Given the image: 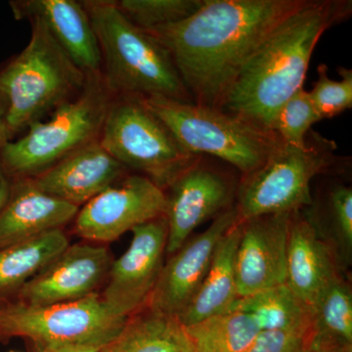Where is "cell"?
Listing matches in <instances>:
<instances>
[{
  "instance_id": "obj_1",
  "label": "cell",
  "mask_w": 352,
  "mask_h": 352,
  "mask_svg": "<svg viewBox=\"0 0 352 352\" xmlns=\"http://www.w3.org/2000/svg\"><path fill=\"white\" fill-rule=\"evenodd\" d=\"M309 0H204L187 19L149 30L168 50L194 103L221 109L240 69Z\"/></svg>"
},
{
  "instance_id": "obj_2",
  "label": "cell",
  "mask_w": 352,
  "mask_h": 352,
  "mask_svg": "<svg viewBox=\"0 0 352 352\" xmlns=\"http://www.w3.org/2000/svg\"><path fill=\"white\" fill-rule=\"evenodd\" d=\"M351 11L349 0H309L288 16L248 58L222 110L272 131L280 109L302 88L322 34Z\"/></svg>"
},
{
  "instance_id": "obj_3",
  "label": "cell",
  "mask_w": 352,
  "mask_h": 352,
  "mask_svg": "<svg viewBox=\"0 0 352 352\" xmlns=\"http://www.w3.org/2000/svg\"><path fill=\"white\" fill-rule=\"evenodd\" d=\"M82 3L100 47L102 78L113 97H163L194 103L163 44L127 20L115 1Z\"/></svg>"
},
{
  "instance_id": "obj_4",
  "label": "cell",
  "mask_w": 352,
  "mask_h": 352,
  "mask_svg": "<svg viewBox=\"0 0 352 352\" xmlns=\"http://www.w3.org/2000/svg\"><path fill=\"white\" fill-rule=\"evenodd\" d=\"M30 21L29 43L0 68V94L14 138L82 91L88 76L55 41L43 21Z\"/></svg>"
},
{
  "instance_id": "obj_5",
  "label": "cell",
  "mask_w": 352,
  "mask_h": 352,
  "mask_svg": "<svg viewBox=\"0 0 352 352\" xmlns=\"http://www.w3.org/2000/svg\"><path fill=\"white\" fill-rule=\"evenodd\" d=\"M113 95L101 74L88 76L82 91L51 113L50 120L27 127L22 138L0 150V163L14 179L32 178L69 154L96 142Z\"/></svg>"
},
{
  "instance_id": "obj_6",
  "label": "cell",
  "mask_w": 352,
  "mask_h": 352,
  "mask_svg": "<svg viewBox=\"0 0 352 352\" xmlns=\"http://www.w3.org/2000/svg\"><path fill=\"white\" fill-rule=\"evenodd\" d=\"M142 100L190 154L219 157L243 175L258 168L282 143L276 132L221 109L163 97Z\"/></svg>"
},
{
  "instance_id": "obj_7",
  "label": "cell",
  "mask_w": 352,
  "mask_h": 352,
  "mask_svg": "<svg viewBox=\"0 0 352 352\" xmlns=\"http://www.w3.org/2000/svg\"><path fill=\"white\" fill-rule=\"evenodd\" d=\"M333 141L311 132L303 147L282 142L256 170L238 183L236 208L240 219L259 215L293 214L312 203L311 182L342 168Z\"/></svg>"
},
{
  "instance_id": "obj_8",
  "label": "cell",
  "mask_w": 352,
  "mask_h": 352,
  "mask_svg": "<svg viewBox=\"0 0 352 352\" xmlns=\"http://www.w3.org/2000/svg\"><path fill=\"white\" fill-rule=\"evenodd\" d=\"M99 143L126 170L166 191L201 156L190 154L142 98L113 96Z\"/></svg>"
},
{
  "instance_id": "obj_9",
  "label": "cell",
  "mask_w": 352,
  "mask_h": 352,
  "mask_svg": "<svg viewBox=\"0 0 352 352\" xmlns=\"http://www.w3.org/2000/svg\"><path fill=\"white\" fill-rule=\"evenodd\" d=\"M127 320L113 316L96 293L44 307L19 302L0 309V338H27L34 346L82 344L116 337Z\"/></svg>"
},
{
  "instance_id": "obj_10",
  "label": "cell",
  "mask_w": 352,
  "mask_h": 352,
  "mask_svg": "<svg viewBox=\"0 0 352 352\" xmlns=\"http://www.w3.org/2000/svg\"><path fill=\"white\" fill-rule=\"evenodd\" d=\"M126 252L113 261L102 300L113 316L129 319L147 305L161 271L168 243V222L157 217L132 229Z\"/></svg>"
},
{
  "instance_id": "obj_11",
  "label": "cell",
  "mask_w": 352,
  "mask_h": 352,
  "mask_svg": "<svg viewBox=\"0 0 352 352\" xmlns=\"http://www.w3.org/2000/svg\"><path fill=\"white\" fill-rule=\"evenodd\" d=\"M238 184L232 177L204 162L201 156L164 191L168 256L177 251L208 219L236 205Z\"/></svg>"
},
{
  "instance_id": "obj_12",
  "label": "cell",
  "mask_w": 352,
  "mask_h": 352,
  "mask_svg": "<svg viewBox=\"0 0 352 352\" xmlns=\"http://www.w3.org/2000/svg\"><path fill=\"white\" fill-rule=\"evenodd\" d=\"M166 210V195L151 180L129 175L87 201L76 217V230L85 239L112 242Z\"/></svg>"
},
{
  "instance_id": "obj_13",
  "label": "cell",
  "mask_w": 352,
  "mask_h": 352,
  "mask_svg": "<svg viewBox=\"0 0 352 352\" xmlns=\"http://www.w3.org/2000/svg\"><path fill=\"white\" fill-rule=\"evenodd\" d=\"M239 220L236 205L217 215L204 232L191 236L164 263L146 308L157 314L177 317L205 279L224 235Z\"/></svg>"
},
{
  "instance_id": "obj_14",
  "label": "cell",
  "mask_w": 352,
  "mask_h": 352,
  "mask_svg": "<svg viewBox=\"0 0 352 352\" xmlns=\"http://www.w3.org/2000/svg\"><path fill=\"white\" fill-rule=\"evenodd\" d=\"M292 214L240 219L236 277L240 298L286 284Z\"/></svg>"
},
{
  "instance_id": "obj_15",
  "label": "cell",
  "mask_w": 352,
  "mask_h": 352,
  "mask_svg": "<svg viewBox=\"0 0 352 352\" xmlns=\"http://www.w3.org/2000/svg\"><path fill=\"white\" fill-rule=\"evenodd\" d=\"M107 250L90 245H74L20 289L21 302L32 307L82 300L95 293L110 271Z\"/></svg>"
},
{
  "instance_id": "obj_16",
  "label": "cell",
  "mask_w": 352,
  "mask_h": 352,
  "mask_svg": "<svg viewBox=\"0 0 352 352\" xmlns=\"http://www.w3.org/2000/svg\"><path fill=\"white\" fill-rule=\"evenodd\" d=\"M126 171L98 140L29 179L41 191L80 208L122 179Z\"/></svg>"
},
{
  "instance_id": "obj_17",
  "label": "cell",
  "mask_w": 352,
  "mask_h": 352,
  "mask_svg": "<svg viewBox=\"0 0 352 352\" xmlns=\"http://www.w3.org/2000/svg\"><path fill=\"white\" fill-rule=\"evenodd\" d=\"M17 20L43 21L55 41L85 75L101 74L100 47L82 2L75 0L10 1Z\"/></svg>"
},
{
  "instance_id": "obj_18",
  "label": "cell",
  "mask_w": 352,
  "mask_h": 352,
  "mask_svg": "<svg viewBox=\"0 0 352 352\" xmlns=\"http://www.w3.org/2000/svg\"><path fill=\"white\" fill-rule=\"evenodd\" d=\"M342 272L332 248L322 239L302 210L293 212L287 251V286L312 307L322 291Z\"/></svg>"
},
{
  "instance_id": "obj_19",
  "label": "cell",
  "mask_w": 352,
  "mask_h": 352,
  "mask_svg": "<svg viewBox=\"0 0 352 352\" xmlns=\"http://www.w3.org/2000/svg\"><path fill=\"white\" fill-rule=\"evenodd\" d=\"M80 208L36 188L29 178L16 180L12 195L0 212V249L62 229L76 219Z\"/></svg>"
},
{
  "instance_id": "obj_20",
  "label": "cell",
  "mask_w": 352,
  "mask_h": 352,
  "mask_svg": "<svg viewBox=\"0 0 352 352\" xmlns=\"http://www.w3.org/2000/svg\"><path fill=\"white\" fill-rule=\"evenodd\" d=\"M240 234L239 219L220 241L210 270L195 296L176 317L183 327H189L210 317L231 311L239 300L236 252Z\"/></svg>"
},
{
  "instance_id": "obj_21",
  "label": "cell",
  "mask_w": 352,
  "mask_h": 352,
  "mask_svg": "<svg viewBox=\"0 0 352 352\" xmlns=\"http://www.w3.org/2000/svg\"><path fill=\"white\" fill-rule=\"evenodd\" d=\"M232 310L249 315L259 331H282L312 337L314 310L286 284L242 296Z\"/></svg>"
},
{
  "instance_id": "obj_22",
  "label": "cell",
  "mask_w": 352,
  "mask_h": 352,
  "mask_svg": "<svg viewBox=\"0 0 352 352\" xmlns=\"http://www.w3.org/2000/svg\"><path fill=\"white\" fill-rule=\"evenodd\" d=\"M302 212L322 239L331 248L340 268L346 270L352 258V189L337 183L321 192L318 198L312 196L311 205Z\"/></svg>"
},
{
  "instance_id": "obj_23",
  "label": "cell",
  "mask_w": 352,
  "mask_h": 352,
  "mask_svg": "<svg viewBox=\"0 0 352 352\" xmlns=\"http://www.w3.org/2000/svg\"><path fill=\"white\" fill-rule=\"evenodd\" d=\"M107 352H194L176 317L143 308L132 315Z\"/></svg>"
},
{
  "instance_id": "obj_24",
  "label": "cell",
  "mask_w": 352,
  "mask_h": 352,
  "mask_svg": "<svg viewBox=\"0 0 352 352\" xmlns=\"http://www.w3.org/2000/svg\"><path fill=\"white\" fill-rule=\"evenodd\" d=\"M69 245L63 230L55 229L0 249V292L27 283Z\"/></svg>"
},
{
  "instance_id": "obj_25",
  "label": "cell",
  "mask_w": 352,
  "mask_h": 352,
  "mask_svg": "<svg viewBox=\"0 0 352 352\" xmlns=\"http://www.w3.org/2000/svg\"><path fill=\"white\" fill-rule=\"evenodd\" d=\"M312 344L352 346V289L344 272L322 291L314 307Z\"/></svg>"
},
{
  "instance_id": "obj_26",
  "label": "cell",
  "mask_w": 352,
  "mask_h": 352,
  "mask_svg": "<svg viewBox=\"0 0 352 352\" xmlns=\"http://www.w3.org/2000/svg\"><path fill=\"white\" fill-rule=\"evenodd\" d=\"M185 331L194 352H245L259 333L251 317L239 310L210 317Z\"/></svg>"
},
{
  "instance_id": "obj_27",
  "label": "cell",
  "mask_w": 352,
  "mask_h": 352,
  "mask_svg": "<svg viewBox=\"0 0 352 352\" xmlns=\"http://www.w3.org/2000/svg\"><path fill=\"white\" fill-rule=\"evenodd\" d=\"M115 3L132 24L149 31L187 19L203 6L204 0H120Z\"/></svg>"
},
{
  "instance_id": "obj_28",
  "label": "cell",
  "mask_w": 352,
  "mask_h": 352,
  "mask_svg": "<svg viewBox=\"0 0 352 352\" xmlns=\"http://www.w3.org/2000/svg\"><path fill=\"white\" fill-rule=\"evenodd\" d=\"M321 120L309 94L300 88L280 109L272 131L285 144L303 147L311 126Z\"/></svg>"
},
{
  "instance_id": "obj_29",
  "label": "cell",
  "mask_w": 352,
  "mask_h": 352,
  "mask_svg": "<svg viewBox=\"0 0 352 352\" xmlns=\"http://www.w3.org/2000/svg\"><path fill=\"white\" fill-rule=\"evenodd\" d=\"M342 80H333L329 78L328 67L319 65L318 80L309 94L315 110L323 119L336 117L352 107V71L340 67Z\"/></svg>"
},
{
  "instance_id": "obj_30",
  "label": "cell",
  "mask_w": 352,
  "mask_h": 352,
  "mask_svg": "<svg viewBox=\"0 0 352 352\" xmlns=\"http://www.w3.org/2000/svg\"><path fill=\"white\" fill-rule=\"evenodd\" d=\"M312 337L282 331H259L245 352H309Z\"/></svg>"
},
{
  "instance_id": "obj_31",
  "label": "cell",
  "mask_w": 352,
  "mask_h": 352,
  "mask_svg": "<svg viewBox=\"0 0 352 352\" xmlns=\"http://www.w3.org/2000/svg\"><path fill=\"white\" fill-rule=\"evenodd\" d=\"M117 337L118 336H116V337L109 338V339L82 342V344L34 347H36V352H107Z\"/></svg>"
},
{
  "instance_id": "obj_32",
  "label": "cell",
  "mask_w": 352,
  "mask_h": 352,
  "mask_svg": "<svg viewBox=\"0 0 352 352\" xmlns=\"http://www.w3.org/2000/svg\"><path fill=\"white\" fill-rule=\"evenodd\" d=\"M12 140L14 135L9 126L8 108L6 99L0 94V150Z\"/></svg>"
},
{
  "instance_id": "obj_33",
  "label": "cell",
  "mask_w": 352,
  "mask_h": 352,
  "mask_svg": "<svg viewBox=\"0 0 352 352\" xmlns=\"http://www.w3.org/2000/svg\"><path fill=\"white\" fill-rule=\"evenodd\" d=\"M16 180L9 175L0 163V212L12 195Z\"/></svg>"
},
{
  "instance_id": "obj_34",
  "label": "cell",
  "mask_w": 352,
  "mask_h": 352,
  "mask_svg": "<svg viewBox=\"0 0 352 352\" xmlns=\"http://www.w3.org/2000/svg\"><path fill=\"white\" fill-rule=\"evenodd\" d=\"M325 352H352V346L325 347Z\"/></svg>"
},
{
  "instance_id": "obj_35",
  "label": "cell",
  "mask_w": 352,
  "mask_h": 352,
  "mask_svg": "<svg viewBox=\"0 0 352 352\" xmlns=\"http://www.w3.org/2000/svg\"><path fill=\"white\" fill-rule=\"evenodd\" d=\"M309 352H325V347L317 346L311 344V349Z\"/></svg>"
},
{
  "instance_id": "obj_36",
  "label": "cell",
  "mask_w": 352,
  "mask_h": 352,
  "mask_svg": "<svg viewBox=\"0 0 352 352\" xmlns=\"http://www.w3.org/2000/svg\"><path fill=\"white\" fill-rule=\"evenodd\" d=\"M11 352H15V351H11Z\"/></svg>"
}]
</instances>
